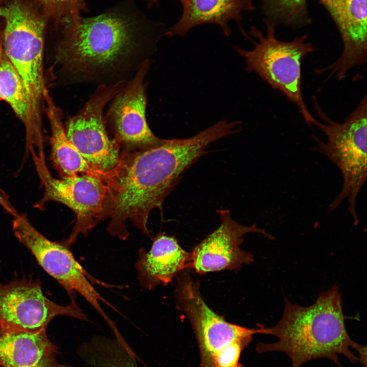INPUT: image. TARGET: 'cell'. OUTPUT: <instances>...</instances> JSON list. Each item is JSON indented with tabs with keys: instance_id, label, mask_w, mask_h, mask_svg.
Segmentation results:
<instances>
[{
	"instance_id": "1",
	"label": "cell",
	"mask_w": 367,
	"mask_h": 367,
	"mask_svg": "<svg viewBox=\"0 0 367 367\" xmlns=\"http://www.w3.org/2000/svg\"><path fill=\"white\" fill-rule=\"evenodd\" d=\"M55 29L60 37L51 55L54 79L98 86L129 81L167 31L134 0H121L94 17L66 16Z\"/></svg>"
},
{
	"instance_id": "2",
	"label": "cell",
	"mask_w": 367,
	"mask_h": 367,
	"mask_svg": "<svg viewBox=\"0 0 367 367\" xmlns=\"http://www.w3.org/2000/svg\"><path fill=\"white\" fill-rule=\"evenodd\" d=\"M222 137L221 128L213 124L190 138L162 139L155 145L121 153L118 165L106 182L104 219L109 220V233L126 240L129 220L149 236L150 212L155 208L162 212L165 198L182 174Z\"/></svg>"
},
{
	"instance_id": "3",
	"label": "cell",
	"mask_w": 367,
	"mask_h": 367,
	"mask_svg": "<svg viewBox=\"0 0 367 367\" xmlns=\"http://www.w3.org/2000/svg\"><path fill=\"white\" fill-rule=\"evenodd\" d=\"M342 301L337 285L321 293L309 306H301L285 298L284 311L277 324L260 327V334L274 335L277 341L259 343L257 351L283 352L291 359V367H300L321 358L343 367L339 355L366 367V347L352 340L348 333Z\"/></svg>"
},
{
	"instance_id": "4",
	"label": "cell",
	"mask_w": 367,
	"mask_h": 367,
	"mask_svg": "<svg viewBox=\"0 0 367 367\" xmlns=\"http://www.w3.org/2000/svg\"><path fill=\"white\" fill-rule=\"evenodd\" d=\"M4 53L21 77L36 122L42 124L49 93L44 67L49 21L38 0H6L0 5Z\"/></svg>"
},
{
	"instance_id": "5",
	"label": "cell",
	"mask_w": 367,
	"mask_h": 367,
	"mask_svg": "<svg viewBox=\"0 0 367 367\" xmlns=\"http://www.w3.org/2000/svg\"><path fill=\"white\" fill-rule=\"evenodd\" d=\"M314 107L320 120L316 118L315 125L324 135L326 140L315 136L313 150L327 157L339 170L343 185L339 193L330 204L327 213L335 210L345 200L355 224L358 222L356 201L366 180V98L360 101L343 122L330 119L322 110L316 97Z\"/></svg>"
},
{
	"instance_id": "6",
	"label": "cell",
	"mask_w": 367,
	"mask_h": 367,
	"mask_svg": "<svg viewBox=\"0 0 367 367\" xmlns=\"http://www.w3.org/2000/svg\"><path fill=\"white\" fill-rule=\"evenodd\" d=\"M266 33L263 34L252 26L250 35L256 39L254 47L250 50L235 47L238 54L245 59L246 70L254 72L273 88L278 90L294 103L305 122L309 125L315 118L303 99L301 88V63L303 59L315 51L314 45L305 34L289 41L278 40L275 25L264 19Z\"/></svg>"
},
{
	"instance_id": "7",
	"label": "cell",
	"mask_w": 367,
	"mask_h": 367,
	"mask_svg": "<svg viewBox=\"0 0 367 367\" xmlns=\"http://www.w3.org/2000/svg\"><path fill=\"white\" fill-rule=\"evenodd\" d=\"M13 231L18 241L32 252L38 264L55 279L69 294L77 292L108 323L111 319L100 302L115 308L96 290L91 282L94 279L76 260L67 243L53 242L41 234L24 215H16Z\"/></svg>"
},
{
	"instance_id": "8",
	"label": "cell",
	"mask_w": 367,
	"mask_h": 367,
	"mask_svg": "<svg viewBox=\"0 0 367 367\" xmlns=\"http://www.w3.org/2000/svg\"><path fill=\"white\" fill-rule=\"evenodd\" d=\"M125 83L98 86L82 110L64 125L67 136L83 158L108 176L118 165L121 153L120 145L107 130L104 109Z\"/></svg>"
},
{
	"instance_id": "9",
	"label": "cell",
	"mask_w": 367,
	"mask_h": 367,
	"mask_svg": "<svg viewBox=\"0 0 367 367\" xmlns=\"http://www.w3.org/2000/svg\"><path fill=\"white\" fill-rule=\"evenodd\" d=\"M31 154L44 189L43 198L38 205L54 201L66 205L74 212L76 223L66 241L68 245L73 244L80 234L86 236L104 219L107 185L100 178L88 174L56 178L47 168L44 155H38L34 151Z\"/></svg>"
},
{
	"instance_id": "10",
	"label": "cell",
	"mask_w": 367,
	"mask_h": 367,
	"mask_svg": "<svg viewBox=\"0 0 367 367\" xmlns=\"http://www.w3.org/2000/svg\"><path fill=\"white\" fill-rule=\"evenodd\" d=\"M58 316L88 320L73 297L65 306L46 297L38 279L24 277L6 284L0 282V328L32 332L46 330L50 321Z\"/></svg>"
},
{
	"instance_id": "11",
	"label": "cell",
	"mask_w": 367,
	"mask_h": 367,
	"mask_svg": "<svg viewBox=\"0 0 367 367\" xmlns=\"http://www.w3.org/2000/svg\"><path fill=\"white\" fill-rule=\"evenodd\" d=\"M150 66V60L143 64L110 101L104 116L106 125L113 133V139L125 150L153 145L162 139L152 133L146 117L147 85L144 81Z\"/></svg>"
},
{
	"instance_id": "12",
	"label": "cell",
	"mask_w": 367,
	"mask_h": 367,
	"mask_svg": "<svg viewBox=\"0 0 367 367\" xmlns=\"http://www.w3.org/2000/svg\"><path fill=\"white\" fill-rule=\"evenodd\" d=\"M218 227L195 246L191 252L189 269L199 274L222 270L237 271L254 261L252 254L241 248L243 237L257 233L270 240L274 237L256 224H240L231 216L229 209H220Z\"/></svg>"
},
{
	"instance_id": "13",
	"label": "cell",
	"mask_w": 367,
	"mask_h": 367,
	"mask_svg": "<svg viewBox=\"0 0 367 367\" xmlns=\"http://www.w3.org/2000/svg\"><path fill=\"white\" fill-rule=\"evenodd\" d=\"M335 22L343 43V50L331 70L338 79L348 71L366 62V0H318Z\"/></svg>"
},
{
	"instance_id": "14",
	"label": "cell",
	"mask_w": 367,
	"mask_h": 367,
	"mask_svg": "<svg viewBox=\"0 0 367 367\" xmlns=\"http://www.w3.org/2000/svg\"><path fill=\"white\" fill-rule=\"evenodd\" d=\"M191 259V252L185 250L175 237L160 233L149 251H139L135 264L138 279L148 290L166 285L182 271L189 269Z\"/></svg>"
},
{
	"instance_id": "15",
	"label": "cell",
	"mask_w": 367,
	"mask_h": 367,
	"mask_svg": "<svg viewBox=\"0 0 367 367\" xmlns=\"http://www.w3.org/2000/svg\"><path fill=\"white\" fill-rule=\"evenodd\" d=\"M182 14L179 20L167 30L165 35L184 37L191 29L205 23H214L222 29L226 36L231 30L229 22L234 20L239 24L242 13L255 9L252 0H180Z\"/></svg>"
},
{
	"instance_id": "16",
	"label": "cell",
	"mask_w": 367,
	"mask_h": 367,
	"mask_svg": "<svg viewBox=\"0 0 367 367\" xmlns=\"http://www.w3.org/2000/svg\"><path fill=\"white\" fill-rule=\"evenodd\" d=\"M45 98L44 110L50 124L51 159L55 168L62 178L88 174L106 182L108 176L90 165L68 139L62 122V111L49 93Z\"/></svg>"
},
{
	"instance_id": "17",
	"label": "cell",
	"mask_w": 367,
	"mask_h": 367,
	"mask_svg": "<svg viewBox=\"0 0 367 367\" xmlns=\"http://www.w3.org/2000/svg\"><path fill=\"white\" fill-rule=\"evenodd\" d=\"M0 99L11 107L24 126L28 151H35L38 155L43 154L42 129L34 119L23 81L5 54L0 65Z\"/></svg>"
},
{
	"instance_id": "18",
	"label": "cell",
	"mask_w": 367,
	"mask_h": 367,
	"mask_svg": "<svg viewBox=\"0 0 367 367\" xmlns=\"http://www.w3.org/2000/svg\"><path fill=\"white\" fill-rule=\"evenodd\" d=\"M57 352L46 330L32 332L0 328L2 367H32Z\"/></svg>"
},
{
	"instance_id": "19",
	"label": "cell",
	"mask_w": 367,
	"mask_h": 367,
	"mask_svg": "<svg viewBox=\"0 0 367 367\" xmlns=\"http://www.w3.org/2000/svg\"><path fill=\"white\" fill-rule=\"evenodd\" d=\"M115 338L96 336L77 348L79 357L90 367H139L138 357L119 332Z\"/></svg>"
},
{
	"instance_id": "20",
	"label": "cell",
	"mask_w": 367,
	"mask_h": 367,
	"mask_svg": "<svg viewBox=\"0 0 367 367\" xmlns=\"http://www.w3.org/2000/svg\"><path fill=\"white\" fill-rule=\"evenodd\" d=\"M308 0H261L265 19L271 23L298 29L311 23Z\"/></svg>"
},
{
	"instance_id": "21",
	"label": "cell",
	"mask_w": 367,
	"mask_h": 367,
	"mask_svg": "<svg viewBox=\"0 0 367 367\" xmlns=\"http://www.w3.org/2000/svg\"><path fill=\"white\" fill-rule=\"evenodd\" d=\"M48 21L56 27L64 17L88 10L86 0H38Z\"/></svg>"
},
{
	"instance_id": "22",
	"label": "cell",
	"mask_w": 367,
	"mask_h": 367,
	"mask_svg": "<svg viewBox=\"0 0 367 367\" xmlns=\"http://www.w3.org/2000/svg\"><path fill=\"white\" fill-rule=\"evenodd\" d=\"M32 367H70L58 362L54 356L43 359L39 363Z\"/></svg>"
},
{
	"instance_id": "23",
	"label": "cell",
	"mask_w": 367,
	"mask_h": 367,
	"mask_svg": "<svg viewBox=\"0 0 367 367\" xmlns=\"http://www.w3.org/2000/svg\"><path fill=\"white\" fill-rule=\"evenodd\" d=\"M5 56L3 40V23H0V65Z\"/></svg>"
},
{
	"instance_id": "24",
	"label": "cell",
	"mask_w": 367,
	"mask_h": 367,
	"mask_svg": "<svg viewBox=\"0 0 367 367\" xmlns=\"http://www.w3.org/2000/svg\"><path fill=\"white\" fill-rule=\"evenodd\" d=\"M0 204H1L2 205H3L6 208H7L8 211H12L11 208L9 207L8 204H7L5 199L2 196V195L0 194Z\"/></svg>"
},
{
	"instance_id": "25",
	"label": "cell",
	"mask_w": 367,
	"mask_h": 367,
	"mask_svg": "<svg viewBox=\"0 0 367 367\" xmlns=\"http://www.w3.org/2000/svg\"><path fill=\"white\" fill-rule=\"evenodd\" d=\"M160 0H148V6L149 8H151L152 7L153 5H154L156 3H157ZM180 1V0H179Z\"/></svg>"
},
{
	"instance_id": "26",
	"label": "cell",
	"mask_w": 367,
	"mask_h": 367,
	"mask_svg": "<svg viewBox=\"0 0 367 367\" xmlns=\"http://www.w3.org/2000/svg\"><path fill=\"white\" fill-rule=\"evenodd\" d=\"M3 0H0V5L3 3Z\"/></svg>"
},
{
	"instance_id": "27",
	"label": "cell",
	"mask_w": 367,
	"mask_h": 367,
	"mask_svg": "<svg viewBox=\"0 0 367 367\" xmlns=\"http://www.w3.org/2000/svg\"><path fill=\"white\" fill-rule=\"evenodd\" d=\"M236 367H238V366H236Z\"/></svg>"
}]
</instances>
